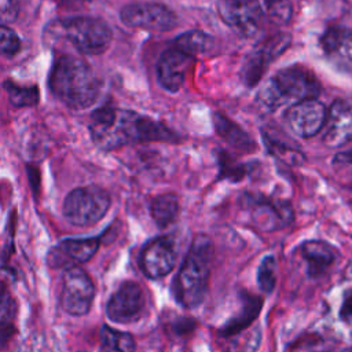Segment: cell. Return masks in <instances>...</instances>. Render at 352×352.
Segmentation results:
<instances>
[{"mask_svg": "<svg viewBox=\"0 0 352 352\" xmlns=\"http://www.w3.org/2000/svg\"><path fill=\"white\" fill-rule=\"evenodd\" d=\"M179 198L173 192H165L155 197L150 205V213L158 227H168L179 214Z\"/></svg>", "mask_w": 352, "mask_h": 352, "instance_id": "21", "label": "cell"}, {"mask_svg": "<svg viewBox=\"0 0 352 352\" xmlns=\"http://www.w3.org/2000/svg\"><path fill=\"white\" fill-rule=\"evenodd\" d=\"M146 298L139 283L126 280L111 294L106 304V316L116 323H129L140 318Z\"/></svg>", "mask_w": 352, "mask_h": 352, "instance_id": "10", "label": "cell"}, {"mask_svg": "<svg viewBox=\"0 0 352 352\" xmlns=\"http://www.w3.org/2000/svg\"><path fill=\"white\" fill-rule=\"evenodd\" d=\"M257 282L263 292L271 293L276 283V261L272 256L263 258L257 270Z\"/></svg>", "mask_w": 352, "mask_h": 352, "instance_id": "26", "label": "cell"}, {"mask_svg": "<svg viewBox=\"0 0 352 352\" xmlns=\"http://www.w3.org/2000/svg\"><path fill=\"white\" fill-rule=\"evenodd\" d=\"M301 256L307 261V271L309 276H319L324 274L336 261V249L323 241H307L301 246Z\"/></svg>", "mask_w": 352, "mask_h": 352, "instance_id": "18", "label": "cell"}, {"mask_svg": "<svg viewBox=\"0 0 352 352\" xmlns=\"http://www.w3.org/2000/svg\"><path fill=\"white\" fill-rule=\"evenodd\" d=\"M21 50V40L18 34L7 28V25H0V55L11 58L16 55Z\"/></svg>", "mask_w": 352, "mask_h": 352, "instance_id": "27", "label": "cell"}, {"mask_svg": "<svg viewBox=\"0 0 352 352\" xmlns=\"http://www.w3.org/2000/svg\"><path fill=\"white\" fill-rule=\"evenodd\" d=\"M100 246L99 236L91 238H69L60 241L56 246L51 248L47 256V263L52 268L72 267L89 261Z\"/></svg>", "mask_w": 352, "mask_h": 352, "instance_id": "13", "label": "cell"}, {"mask_svg": "<svg viewBox=\"0 0 352 352\" xmlns=\"http://www.w3.org/2000/svg\"><path fill=\"white\" fill-rule=\"evenodd\" d=\"M18 0H0V25H8L18 18Z\"/></svg>", "mask_w": 352, "mask_h": 352, "instance_id": "30", "label": "cell"}, {"mask_svg": "<svg viewBox=\"0 0 352 352\" xmlns=\"http://www.w3.org/2000/svg\"><path fill=\"white\" fill-rule=\"evenodd\" d=\"M323 143L338 148L352 142V99L341 98L333 102L324 121Z\"/></svg>", "mask_w": 352, "mask_h": 352, "instance_id": "14", "label": "cell"}, {"mask_svg": "<svg viewBox=\"0 0 352 352\" xmlns=\"http://www.w3.org/2000/svg\"><path fill=\"white\" fill-rule=\"evenodd\" d=\"M18 314V304L11 292L0 286V351L6 349L16 333L15 319Z\"/></svg>", "mask_w": 352, "mask_h": 352, "instance_id": "19", "label": "cell"}, {"mask_svg": "<svg viewBox=\"0 0 352 352\" xmlns=\"http://www.w3.org/2000/svg\"><path fill=\"white\" fill-rule=\"evenodd\" d=\"M326 116V109L319 100L308 99L290 106L285 113V121L296 136L311 138L324 126Z\"/></svg>", "mask_w": 352, "mask_h": 352, "instance_id": "11", "label": "cell"}, {"mask_svg": "<svg viewBox=\"0 0 352 352\" xmlns=\"http://www.w3.org/2000/svg\"><path fill=\"white\" fill-rule=\"evenodd\" d=\"M334 173L346 182H352V150L338 153L333 158Z\"/></svg>", "mask_w": 352, "mask_h": 352, "instance_id": "29", "label": "cell"}, {"mask_svg": "<svg viewBox=\"0 0 352 352\" xmlns=\"http://www.w3.org/2000/svg\"><path fill=\"white\" fill-rule=\"evenodd\" d=\"M175 45L177 50L194 56L198 54H204L209 51L213 45V38L204 32L190 30L180 34L175 40Z\"/></svg>", "mask_w": 352, "mask_h": 352, "instance_id": "24", "label": "cell"}, {"mask_svg": "<svg viewBox=\"0 0 352 352\" xmlns=\"http://www.w3.org/2000/svg\"><path fill=\"white\" fill-rule=\"evenodd\" d=\"M139 264L143 274L150 279L168 275L176 265V250L168 236H158L144 245L140 252Z\"/></svg>", "mask_w": 352, "mask_h": 352, "instance_id": "12", "label": "cell"}, {"mask_svg": "<svg viewBox=\"0 0 352 352\" xmlns=\"http://www.w3.org/2000/svg\"><path fill=\"white\" fill-rule=\"evenodd\" d=\"M4 88L14 106H33L38 102V89L36 87H18L7 81Z\"/></svg>", "mask_w": 352, "mask_h": 352, "instance_id": "25", "label": "cell"}, {"mask_svg": "<svg viewBox=\"0 0 352 352\" xmlns=\"http://www.w3.org/2000/svg\"><path fill=\"white\" fill-rule=\"evenodd\" d=\"M268 16L276 25H285L292 16V4L289 0L268 1Z\"/></svg>", "mask_w": 352, "mask_h": 352, "instance_id": "28", "label": "cell"}, {"mask_svg": "<svg viewBox=\"0 0 352 352\" xmlns=\"http://www.w3.org/2000/svg\"><path fill=\"white\" fill-rule=\"evenodd\" d=\"M213 261V245L209 236L197 235L173 280V296L184 308L198 307L208 292Z\"/></svg>", "mask_w": 352, "mask_h": 352, "instance_id": "3", "label": "cell"}, {"mask_svg": "<svg viewBox=\"0 0 352 352\" xmlns=\"http://www.w3.org/2000/svg\"><path fill=\"white\" fill-rule=\"evenodd\" d=\"M341 315L344 318H351L352 316V296H349V294H348V297L345 298V301L342 304Z\"/></svg>", "mask_w": 352, "mask_h": 352, "instance_id": "31", "label": "cell"}, {"mask_svg": "<svg viewBox=\"0 0 352 352\" xmlns=\"http://www.w3.org/2000/svg\"><path fill=\"white\" fill-rule=\"evenodd\" d=\"M290 43L289 34H279L271 37L268 41L257 45L254 51L246 58L242 69V76L246 84L254 85L267 69V65L272 62Z\"/></svg>", "mask_w": 352, "mask_h": 352, "instance_id": "17", "label": "cell"}, {"mask_svg": "<svg viewBox=\"0 0 352 352\" xmlns=\"http://www.w3.org/2000/svg\"><path fill=\"white\" fill-rule=\"evenodd\" d=\"M213 122H214V128H216L217 133L226 142H228L231 146L239 147V148H245V150L254 146L253 142L250 140L249 135H246L238 125H235L227 117L216 113L213 116Z\"/></svg>", "mask_w": 352, "mask_h": 352, "instance_id": "23", "label": "cell"}, {"mask_svg": "<svg viewBox=\"0 0 352 352\" xmlns=\"http://www.w3.org/2000/svg\"><path fill=\"white\" fill-rule=\"evenodd\" d=\"M95 297V285L85 270L78 265L67 267L62 276L60 305L72 316L89 312Z\"/></svg>", "mask_w": 352, "mask_h": 352, "instance_id": "7", "label": "cell"}, {"mask_svg": "<svg viewBox=\"0 0 352 352\" xmlns=\"http://www.w3.org/2000/svg\"><path fill=\"white\" fill-rule=\"evenodd\" d=\"M109 192L95 184L77 187L65 198L62 213L76 227H89L100 221L110 208Z\"/></svg>", "mask_w": 352, "mask_h": 352, "instance_id": "6", "label": "cell"}, {"mask_svg": "<svg viewBox=\"0 0 352 352\" xmlns=\"http://www.w3.org/2000/svg\"><path fill=\"white\" fill-rule=\"evenodd\" d=\"M48 85L62 103L76 110L92 106L99 95V80L92 67L73 55H62L54 62Z\"/></svg>", "mask_w": 352, "mask_h": 352, "instance_id": "2", "label": "cell"}, {"mask_svg": "<svg viewBox=\"0 0 352 352\" xmlns=\"http://www.w3.org/2000/svg\"><path fill=\"white\" fill-rule=\"evenodd\" d=\"M99 352H135L136 342L132 334L116 330L107 324L100 330Z\"/></svg>", "mask_w": 352, "mask_h": 352, "instance_id": "22", "label": "cell"}, {"mask_svg": "<svg viewBox=\"0 0 352 352\" xmlns=\"http://www.w3.org/2000/svg\"><path fill=\"white\" fill-rule=\"evenodd\" d=\"M120 19L124 25L150 32H168L177 25L176 14L161 3H132L122 7Z\"/></svg>", "mask_w": 352, "mask_h": 352, "instance_id": "8", "label": "cell"}, {"mask_svg": "<svg viewBox=\"0 0 352 352\" xmlns=\"http://www.w3.org/2000/svg\"><path fill=\"white\" fill-rule=\"evenodd\" d=\"M221 21L241 36L249 37L263 23V8L258 0H217Z\"/></svg>", "mask_w": 352, "mask_h": 352, "instance_id": "9", "label": "cell"}, {"mask_svg": "<svg viewBox=\"0 0 352 352\" xmlns=\"http://www.w3.org/2000/svg\"><path fill=\"white\" fill-rule=\"evenodd\" d=\"M320 92L316 76L301 66L286 67L275 73L258 91L257 103L265 111L293 106L302 100L315 99Z\"/></svg>", "mask_w": 352, "mask_h": 352, "instance_id": "4", "label": "cell"}, {"mask_svg": "<svg viewBox=\"0 0 352 352\" xmlns=\"http://www.w3.org/2000/svg\"><path fill=\"white\" fill-rule=\"evenodd\" d=\"M263 139L268 151L279 160L290 165H297L304 161V154L298 150L294 142H290L289 138L283 133H279L278 131L268 128L263 132Z\"/></svg>", "mask_w": 352, "mask_h": 352, "instance_id": "20", "label": "cell"}, {"mask_svg": "<svg viewBox=\"0 0 352 352\" xmlns=\"http://www.w3.org/2000/svg\"><path fill=\"white\" fill-rule=\"evenodd\" d=\"M194 65V58L177 48L166 50L157 63L158 82L168 92H177Z\"/></svg>", "mask_w": 352, "mask_h": 352, "instance_id": "15", "label": "cell"}, {"mask_svg": "<svg viewBox=\"0 0 352 352\" xmlns=\"http://www.w3.org/2000/svg\"><path fill=\"white\" fill-rule=\"evenodd\" d=\"M319 44L323 55L334 67L341 72H352V29L329 28Z\"/></svg>", "mask_w": 352, "mask_h": 352, "instance_id": "16", "label": "cell"}, {"mask_svg": "<svg viewBox=\"0 0 352 352\" xmlns=\"http://www.w3.org/2000/svg\"><path fill=\"white\" fill-rule=\"evenodd\" d=\"M56 30L60 37L85 55L103 54L113 38L110 26L94 16L63 18L56 23Z\"/></svg>", "mask_w": 352, "mask_h": 352, "instance_id": "5", "label": "cell"}, {"mask_svg": "<svg viewBox=\"0 0 352 352\" xmlns=\"http://www.w3.org/2000/svg\"><path fill=\"white\" fill-rule=\"evenodd\" d=\"M342 352H352V348H346V349H344Z\"/></svg>", "mask_w": 352, "mask_h": 352, "instance_id": "32", "label": "cell"}, {"mask_svg": "<svg viewBox=\"0 0 352 352\" xmlns=\"http://www.w3.org/2000/svg\"><path fill=\"white\" fill-rule=\"evenodd\" d=\"M89 132L95 146L102 150L151 140H170L173 136L168 128L148 117L109 106L92 113Z\"/></svg>", "mask_w": 352, "mask_h": 352, "instance_id": "1", "label": "cell"}]
</instances>
